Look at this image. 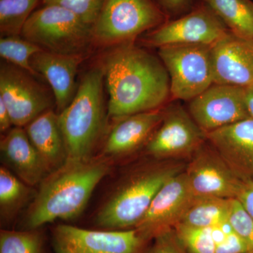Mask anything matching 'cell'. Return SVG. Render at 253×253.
<instances>
[{
  "label": "cell",
  "instance_id": "6da1fadb",
  "mask_svg": "<svg viewBox=\"0 0 253 253\" xmlns=\"http://www.w3.org/2000/svg\"><path fill=\"white\" fill-rule=\"evenodd\" d=\"M102 69L109 117L119 120L159 109L171 96L169 75L161 59L133 42L110 51Z\"/></svg>",
  "mask_w": 253,
  "mask_h": 253
},
{
  "label": "cell",
  "instance_id": "7a4b0ae2",
  "mask_svg": "<svg viewBox=\"0 0 253 253\" xmlns=\"http://www.w3.org/2000/svg\"><path fill=\"white\" fill-rule=\"evenodd\" d=\"M104 160L67 162L40 184L26 216L28 229H37L57 219L72 220L85 209L93 191L110 172Z\"/></svg>",
  "mask_w": 253,
  "mask_h": 253
},
{
  "label": "cell",
  "instance_id": "3957f363",
  "mask_svg": "<svg viewBox=\"0 0 253 253\" xmlns=\"http://www.w3.org/2000/svg\"><path fill=\"white\" fill-rule=\"evenodd\" d=\"M102 67L84 74L71 104L58 113L66 149L67 162L91 159L106 123Z\"/></svg>",
  "mask_w": 253,
  "mask_h": 253
},
{
  "label": "cell",
  "instance_id": "277c9868",
  "mask_svg": "<svg viewBox=\"0 0 253 253\" xmlns=\"http://www.w3.org/2000/svg\"><path fill=\"white\" fill-rule=\"evenodd\" d=\"M181 168V165L167 163L138 173L101 208L95 219L96 225L107 230L135 229L158 191Z\"/></svg>",
  "mask_w": 253,
  "mask_h": 253
},
{
  "label": "cell",
  "instance_id": "5b68a950",
  "mask_svg": "<svg viewBox=\"0 0 253 253\" xmlns=\"http://www.w3.org/2000/svg\"><path fill=\"white\" fill-rule=\"evenodd\" d=\"M21 36L42 49L66 55L83 56L93 42L91 26L72 11L53 4L36 10Z\"/></svg>",
  "mask_w": 253,
  "mask_h": 253
},
{
  "label": "cell",
  "instance_id": "8992f818",
  "mask_svg": "<svg viewBox=\"0 0 253 253\" xmlns=\"http://www.w3.org/2000/svg\"><path fill=\"white\" fill-rule=\"evenodd\" d=\"M165 14L152 0H103L92 26L93 41L103 45L131 42L164 23Z\"/></svg>",
  "mask_w": 253,
  "mask_h": 253
},
{
  "label": "cell",
  "instance_id": "52a82bcc",
  "mask_svg": "<svg viewBox=\"0 0 253 253\" xmlns=\"http://www.w3.org/2000/svg\"><path fill=\"white\" fill-rule=\"evenodd\" d=\"M167 70L172 99L189 101L214 84L211 46L172 44L158 48Z\"/></svg>",
  "mask_w": 253,
  "mask_h": 253
},
{
  "label": "cell",
  "instance_id": "ba28073f",
  "mask_svg": "<svg viewBox=\"0 0 253 253\" xmlns=\"http://www.w3.org/2000/svg\"><path fill=\"white\" fill-rule=\"evenodd\" d=\"M51 240L55 253H141L150 239L136 229L96 231L59 224Z\"/></svg>",
  "mask_w": 253,
  "mask_h": 253
},
{
  "label": "cell",
  "instance_id": "9c48e42d",
  "mask_svg": "<svg viewBox=\"0 0 253 253\" xmlns=\"http://www.w3.org/2000/svg\"><path fill=\"white\" fill-rule=\"evenodd\" d=\"M36 79L14 65L1 63L0 99L6 105L15 126H26L51 109L52 98Z\"/></svg>",
  "mask_w": 253,
  "mask_h": 253
},
{
  "label": "cell",
  "instance_id": "30bf717a",
  "mask_svg": "<svg viewBox=\"0 0 253 253\" xmlns=\"http://www.w3.org/2000/svg\"><path fill=\"white\" fill-rule=\"evenodd\" d=\"M205 141L206 133L188 111L172 104L163 111L162 121L148 141L146 150L158 158L183 157L194 154Z\"/></svg>",
  "mask_w": 253,
  "mask_h": 253
},
{
  "label": "cell",
  "instance_id": "8fae6325",
  "mask_svg": "<svg viewBox=\"0 0 253 253\" xmlns=\"http://www.w3.org/2000/svg\"><path fill=\"white\" fill-rule=\"evenodd\" d=\"M229 32L206 5L174 21L163 23L148 34L144 41L146 45L158 48L181 44L212 46Z\"/></svg>",
  "mask_w": 253,
  "mask_h": 253
},
{
  "label": "cell",
  "instance_id": "7c38bea8",
  "mask_svg": "<svg viewBox=\"0 0 253 253\" xmlns=\"http://www.w3.org/2000/svg\"><path fill=\"white\" fill-rule=\"evenodd\" d=\"M187 111L206 134L251 118L246 87L229 84H212L189 101Z\"/></svg>",
  "mask_w": 253,
  "mask_h": 253
},
{
  "label": "cell",
  "instance_id": "4fadbf2b",
  "mask_svg": "<svg viewBox=\"0 0 253 253\" xmlns=\"http://www.w3.org/2000/svg\"><path fill=\"white\" fill-rule=\"evenodd\" d=\"M194 197L236 199L243 181L211 144L196 150L185 171Z\"/></svg>",
  "mask_w": 253,
  "mask_h": 253
},
{
  "label": "cell",
  "instance_id": "5bb4252c",
  "mask_svg": "<svg viewBox=\"0 0 253 253\" xmlns=\"http://www.w3.org/2000/svg\"><path fill=\"white\" fill-rule=\"evenodd\" d=\"M194 199L185 171L169 178L158 191L135 229L149 239L180 221Z\"/></svg>",
  "mask_w": 253,
  "mask_h": 253
},
{
  "label": "cell",
  "instance_id": "9a60e30c",
  "mask_svg": "<svg viewBox=\"0 0 253 253\" xmlns=\"http://www.w3.org/2000/svg\"><path fill=\"white\" fill-rule=\"evenodd\" d=\"M214 84H253V41L229 32L211 46Z\"/></svg>",
  "mask_w": 253,
  "mask_h": 253
},
{
  "label": "cell",
  "instance_id": "2e32d148",
  "mask_svg": "<svg viewBox=\"0 0 253 253\" xmlns=\"http://www.w3.org/2000/svg\"><path fill=\"white\" fill-rule=\"evenodd\" d=\"M209 144L242 180L253 178V118L206 134Z\"/></svg>",
  "mask_w": 253,
  "mask_h": 253
},
{
  "label": "cell",
  "instance_id": "e0dca14e",
  "mask_svg": "<svg viewBox=\"0 0 253 253\" xmlns=\"http://www.w3.org/2000/svg\"><path fill=\"white\" fill-rule=\"evenodd\" d=\"M83 55L56 54L42 50L33 55V68L45 78L54 94L58 112L63 111L76 96L78 86L76 78Z\"/></svg>",
  "mask_w": 253,
  "mask_h": 253
},
{
  "label": "cell",
  "instance_id": "ac0fdd59",
  "mask_svg": "<svg viewBox=\"0 0 253 253\" xmlns=\"http://www.w3.org/2000/svg\"><path fill=\"white\" fill-rule=\"evenodd\" d=\"M0 151L4 162L28 185L41 184L51 174L22 127L8 131L0 142Z\"/></svg>",
  "mask_w": 253,
  "mask_h": 253
},
{
  "label": "cell",
  "instance_id": "d6986e66",
  "mask_svg": "<svg viewBox=\"0 0 253 253\" xmlns=\"http://www.w3.org/2000/svg\"><path fill=\"white\" fill-rule=\"evenodd\" d=\"M163 117V111L158 109L121 118L108 136L104 154L118 156L135 151L149 141Z\"/></svg>",
  "mask_w": 253,
  "mask_h": 253
},
{
  "label": "cell",
  "instance_id": "ffe728a7",
  "mask_svg": "<svg viewBox=\"0 0 253 253\" xmlns=\"http://www.w3.org/2000/svg\"><path fill=\"white\" fill-rule=\"evenodd\" d=\"M32 144L42 158L51 174L66 164L67 149L60 127L58 114L48 110L26 126Z\"/></svg>",
  "mask_w": 253,
  "mask_h": 253
},
{
  "label": "cell",
  "instance_id": "44dd1931",
  "mask_svg": "<svg viewBox=\"0 0 253 253\" xmlns=\"http://www.w3.org/2000/svg\"><path fill=\"white\" fill-rule=\"evenodd\" d=\"M231 200L194 197L178 224L199 228H214L227 222Z\"/></svg>",
  "mask_w": 253,
  "mask_h": 253
},
{
  "label": "cell",
  "instance_id": "7402d4cb",
  "mask_svg": "<svg viewBox=\"0 0 253 253\" xmlns=\"http://www.w3.org/2000/svg\"><path fill=\"white\" fill-rule=\"evenodd\" d=\"M231 33L253 41V10L251 0H203Z\"/></svg>",
  "mask_w": 253,
  "mask_h": 253
},
{
  "label": "cell",
  "instance_id": "603a6c76",
  "mask_svg": "<svg viewBox=\"0 0 253 253\" xmlns=\"http://www.w3.org/2000/svg\"><path fill=\"white\" fill-rule=\"evenodd\" d=\"M31 186L5 167L0 168V211L1 220L14 217L32 196Z\"/></svg>",
  "mask_w": 253,
  "mask_h": 253
},
{
  "label": "cell",
  "instance_id": "cb8c5ba5",
  "mask_svg": "<svg viewBox=\"0 0 253 253\" xmlns=\"http://www.w3.org/2000/svg\"><path fill=\"white\" fill-rule=\"evenodd\" d=\"M40 0H0L1 37L20 36Z\"/></svg>",
  "mask_w": 253,
  "mask_h": 253
},
{
  "label": "cell",
  "instance_id": "d4e9b609",
  "mask_svg": "<svg viewBox=\"0 0 253 253\" xmlns=\"http://www.w3.org/2000/svg\"><path fill=\"white\" fill-rule=\"evenodd\" d=\"M42 50L39 46L19 36L1 37L0 40L1 57L6 63L21 68L38 79L42 77L33 68L31 59Z\"/></svg>",
  "mask_w": 253,
  "mask_h": 253
},
{
  "label": "cell",
  "instance_id": "484cf974",
  "mask_svg": "<svg viewBox=\"0 0 253 253\" xmlns=\"http://www.w3.org/2000/svg\"><path fill=\"white\" fill-rule=\"evenodd\" d=\"M0 253H46L44 240L36 229L1 230Z\"/></svg>",
  "mask_w": 253,
  "mask_h": 253
},
{
  "label": "cell",
  "instance_id": "4316f807",
  "mask_svg": "<svg viewBox=\"0 0 253 253\" xmlns=\"http://www.w3.org/2000/svg\"><path fill=\"white\" fill-rule=\"evenodd\" d=\"M188 253H215L212 228H199L177 224L174 226Z\"/></svg>",
  "mask_w": 253,
  "mask_h": 253
},
{
  "label": "cell",
  "instance_id": "83f0119b",
  "mask_svg": "<svg viewBox=\"0 0 253 253\" xmlns=\"http://www.w3.org/2000/svg\"><path fill=\"white\" fill-rule=\"evenodd\" d=\"M42 2L44 5H57L72 11L92 28L99 16L103 0H42Z\"/></svg>",
  "mask_w": 253,
  "mask_h": 253
},
{
  "label": "cell",
  "instance_id": "f1b7e54d",
  "mask_svg": "<svg viewBox=\"0 0 253 253\" xmlns=\"http://www.w3.org/2000/svg\"><path fill=\"white\" fill-rule=\"evenodd\" d=\"M228 221L233 230L244 241L250 253H253V218L246 212L236 199L231 200Z\"/></svg>",
  "mask_w": 253,
  "mask_h": 253
},
{
  "label": "cell",
  "instance_id": "f546056e",
  "mask_svg": "<svg viewBox=\"0 0 253 253\" xmlns=\"http://www.w3.org/2000/svg\"><path fill=\"white\" fill-rule=\"evenodd\" d=\"M215 240V253H250L247 246L233 230L229 221L212 228Z\"/></svg>",
  "mask_w": 253,
  "mask_h": 253
},
{
  "label": "cell",
  "instance_id": "4dcf8cb0",
  "mask_svg": "<svg viewBox=\"0 0 253 253\" xmlns=\"http://www.w3.org/2000/svg\"><path fill=\"white\" fill-rule=\"evenodd\" d=\"M154 242L145 253H188L174 228L158 233Z\"/></svg>",
  "mask_w": 253,
  "mask_h": 253
},
{
  "label": "cell",
  "instance_id": "1f68e13d",
  "mask_svg": "<svg viewBox=\"0 0 253 253\" xmlns=\"http://www.w3.org/2000/svg\"><path fill=\"white\" fill-rule=\"evenodd\" d=\"M236 199L246 212L253 218V178L243 181Z\"/></svg>",
  "mask_w": 253,
  "mask_h": 253
},
{
  "label": "cell",
  "instance_id": "d6a6232c",
  "mask_svg": "<svg viewBox=\"0 0 253 253\" xmlns=\"http://www.w3.org/2000/svg\"><path fill=\"white\" fill-rule=\"evenodd\" d=\"M165 9L173 14H178L187 7L191 0H158Z\"/></svg>",
  "mask_w": 253,
  "mask_h": 253
},
{
  "label": "cell",
  "instance_id": "836d02e7",
  "mask_svg": "<svg viewBox=\"0 0 253 253\" xmlns=\"http://www.w3.org/2000/svg\"><path fill=\"white\" fill-rule=\"evenodd\" d=\"M12 125L9 111L2 100L0 99V131L1 132L7 131Z\"/></svg>",
  "mask_w": 253,
  "mask_h": 253
},
{
  "label": "cell",
  "instance_id": "e575fe53",
  "mask_svg": "<svg viewBox=\"0 0 253 253\" xmlns=\"http://www.w3.org/2000/svg\"><path fill=\"white\" fill-rule=\"evenodd\" d=\"M246 99L250 116L253 118V84L246 87Z\"/></svg>",
  "mask_w": 253,
  "mask_h": 253
},
{
  "label": "cell",
  "instance_id": "d590c367",
  "mask_svg": "<svg viewBox=\"0 0 253 253\" xmlns=\"http://www.w3.org/2000/svg\"><path fill=\"white\" fill-rule=\"evenodd\" d=\"M251 6H252V9L253 10V1H251Z\"/></svg>",
  "mask_w": 253,
  "mask_h": 253
}]
</instances>
